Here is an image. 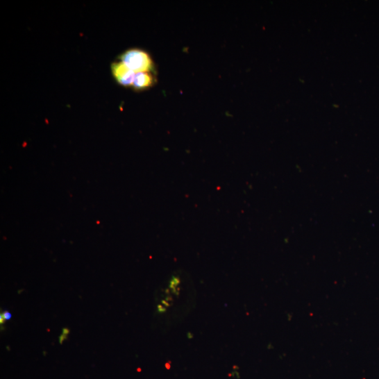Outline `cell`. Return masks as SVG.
<instances>
[{"instance_id": "1", "label": "cell", "mask_w": 379, "mask_h": 379, "mask_svg": "<svg viewBox=\"0 0 379 379\" xmlns=\"http://www.w3.org/2000/svg\"><path fill=\"white\" fill-rule=\"evenodd\" d=\"M120 60L130 69L137 73H150L154 67L151 55L140 49H130L124 51Z\"/></svg>"}, {"instance_id": "2", "label": "cell", "mask_w": 379, "mask_h": 379, "mask_svg": "<svg viewBox=\"0 0 379 379\" xmlns=\"http://www.w3.org/2000/svg\"><path fill=\"white\" fill-rule=\"evenodd\" d=\"M111 70L114 78L120 85L125 87L133 85L136 74L121 60L112 63Z\"/></svg>"}, {"instance_id": "3", "label": "cell", "mask_w": 379, "mask_h": 379, "mask_svg": "<svg viewBox=\"0 0 379 379\" xmlns=\"http://www.w3.org/2000/svg\"><path fill=\"white\" fill-rule=\"evenodd\" d=\"M154 82V78L150 73H137L133 87L137 90H143L152 87Z\"/></svg>"}, {"instance_id": "4", "label": "cell", "mask_w": 379, "mask_h": 379, "mask_svg": "<svg viewBox=\"0 0 379 379\" xmlns=\"http://www.w3.org/2000/svg\"><path fill=\"white\" fill-rule=\"evenodd\" d=\"M3 314L6 321H9L12 319V314L9 311H5Z\"/></svg>"}, {"instance_id": "5", "label": "cell", "mask_w": 379, "mask_h": 379, "mask_svg": "<svg viewBox=\"0 0 379 379\" xmlns=\"http://www.w3.org/2000/svg\"><path fill=\"white\" fill-rule=\"evenodd\" d=\"M68 335H60V337H59V342L60 344H62L63 342H65V340H67L68 339Z\"/></svg>"}, {"instance_id": "6", "label": "cell", "mask_w": 379, "mask_h": 379, "mask_svg": "<svg viewBox=\"0 0 379 379\" xmlns=\"http://www.w3.org/2000/svg\"><path fill=\"white\" fill-rule=\"evenodd\" d=\"M71 332L70 330L68 328H63L62 329V334L65 335H69Z\"/></svg>"}, {"instance_id": "7", "label": "cell", "mask_w": 379, "mask_h": 379, "mask_svg": "<svg viewBox=\"0 0 379 379\" xmlns=\"http://www.w3.org/2000/svg\"><path fill=\"white\" fill-rule=\"evenodd\" d=\"M5 321L6 319H4V316L3 314H1V315H0V323H1V325L4 324Z\"/></svg>"}]
</instances>
